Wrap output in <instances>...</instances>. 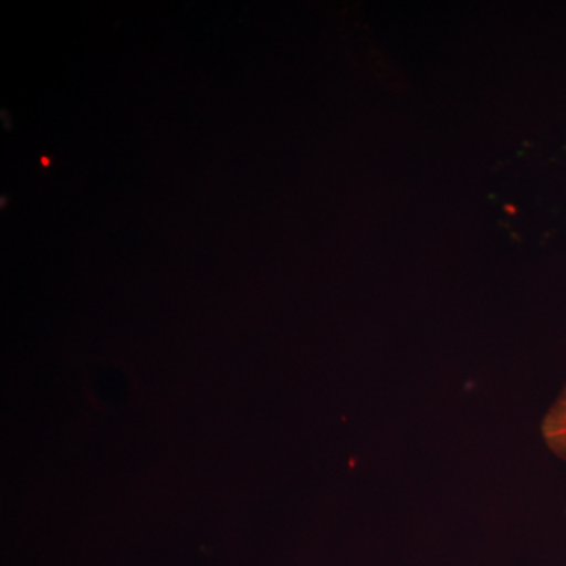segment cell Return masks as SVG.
<instances>
[{"mask_svg": "<svg viewBox=\"0 0 566 566\" xmlns=\"http://www.w3.org/2000/svg\"><path fill=\"white\" fill-rule=\"evenodd\" d=\"M542 436L547 449L566 461V386L547 409L542 422Z\"/></svg>", "mask_w": 566, "mask_h": 566, "instance_id": "obj_1", "label": "cell"}]
</instances>
